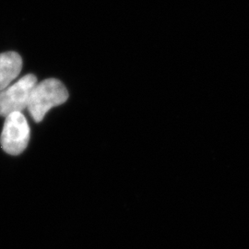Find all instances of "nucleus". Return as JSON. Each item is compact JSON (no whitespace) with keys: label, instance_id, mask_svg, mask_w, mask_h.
Masks as SVG:
<instances>
[{"label":"nucleus","instance_id":"obj_4","mask_svg":"<svg viewBox=\"0 0 249 249\" xmlns=\"http://www.w3.org/2000/svg\"><path fill=\"white\" fill-rule=\"evenodd\" d=\"M22 69V59L16 52L0 53V91L15 80Z\"/></svg>","mask_w":249,"mask_h":249},{"label":"nucleus","instance_id":"obj_2","mask_svg":"<svg viewBox=\"0 0 249 249\" xmlns=\"http://www.w3.org/2000/svg\"><path fill=\"white\" fill-rule=\"evenodd\" d=\"M30 126L20 112L6 116L0 137L1 147L10 155H18L25 151L30 142Z\"/></svg>","mask_w":249,"mask_h":249},{"label":"nucleus","instance_id":"obj_3","mask_svg":"<svg viewBox=\"0 0 249 249\" xmlns=\"http://www.w3.org/2000/svg\"><path fill=\"white\" fill-rule=\"evenodd\" d=\"M37 84V78L34 74L24 77L0 91V116H8L15 112H22L28 107L30 94Z\"/></svg>","mask_w":249,"mask_h":249},{"label":"nucleus","instance_id":"obj_1","mask_svg":"<svg viewBox=\"0 0 249 249\" xmlns=\"http://www.w3.org/2000/svg\"><path fill=\"white\" fill-rule=\"evenodd\" d=\"M68 99L69 91L60 80L47 79L33 88L27 108L33 119L40 123L52 107L65 104Z\"/></svg>","mask_w":249,"mask_h":249}]
</instances>
